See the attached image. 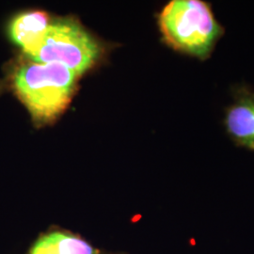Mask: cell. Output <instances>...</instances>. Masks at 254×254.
<instances>
[{"instance_id":"cell-3","label":"cell","mask_w":254,"mask_h":254,"mask_svg":"<svg viewBox=\"0 0 254 254\" xmlns=\"http://www.w3.org/2000/svg\"><path fill=\"white\" fill-rule=\"evenodd\" d=\"M99 47L80 26L64 21L49 25L36 50L29 57L39 64H60L81 74L96 61Z\"/></svg>"},{"instance_id":"cell-4","label":"cell","mask_w":254,"mask_h":254,"mask_svg":"<svg viewBox=\"0 0 254 254\" xmlns=\"http://www.w3.org/2000/svg\"><path fill=\"white\" fill-rule=\"evenodd\" d=\"M228 134L238 145L254 150V94L238 93L224 120Z\"/></svg>"},{"instance_id":"cell-1","label":"cell","mask_w":254,"mask_h":254,"mask_svg":"<svg viewBox=\"0 0 254 254\" xmlns=\"http://www.w3.org/2000/svg\"><path fill=\"white\" fill-rule=\"evenodd\" d=\"M158 22L170 46L200 60L208 58L223 34L210 5L202 0H173L164 7Z\"/></svg>"},{"instance_id":"cell-6","label":"cell","mask_w":254,"mask_h":254,"mask_svg":"<svg viewBox=\"0 0 254 254\" xmlns=\"http://www.w3.org/2000/svg\"><path fill=\"white\" fill-rule=\"evenodd\" d=\"M28 254H99V251L68 231H53L40 236Z\"/></svg>"},{"instance_id":"cell-2","label":"cell","mask_w":254,"mask_h":254,"mask_svg":"<svg viewBox=\"0 0 254 254\" xmlns=\"http://www.w3.org/2000/svg\"><path fill=\"white\" fill-rule=\"evenodd\" d=\"M76 77L62 64L27 63L14 73L13 88L33 118L48 122L69 105Z\"/></svg>"},{"instance_id":"cell-5","label":"cell","mask_w":254,"mask_h":254,"mask_svg":"<svg viewBox=\"0 0 254 254\" xmlns=\"http://www.w3.org/2000/svg\"><path fill=\"white\" fill-rule=\"evenodd\" d=\"M49 27V16L44 11H27L18 14L9 26V34L29 57L37 49Z\"/></svg>"}]
</instances>
